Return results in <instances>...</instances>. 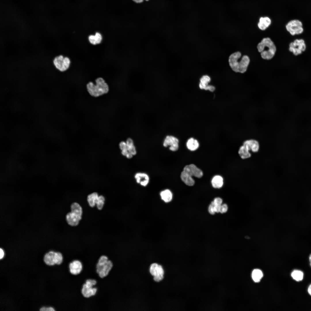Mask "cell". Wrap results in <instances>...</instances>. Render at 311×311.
Returning <instances> with one entry per match:
<instances>
[{
	"instance_id": "16",
	"label": "cell",
	"mask_w": 311,
	"mask_h": 311,
	"mask_svg": "<svg viewBox=\"0 0 311 311\" xmlns=\"http://www.w3.org/2000/svg\"><path fill=\"white\" fill-rule=\"evenodd\" d=\"M134 178L137 183L144 187L146 186L149 181V176L145 173H137L135 175Z\"/></svg>"
},
{
	"instance_id": "7",
	"label": "cell",
	"mask_w": 311,
	"mask_h": 311,
	"mask_svg": "<svg viewBox=\"0 0 311 311\" xmlns=\"http://www.w3.org/2000/svg\"><path fill=\"white\" fill-rule=\"evenodd\" d=\"M70 63L69 58L62 55L56 56L52 60V63L55 68L61 72L67 71L69 68Z\"/></svg>"
},
{
	"instance_id": "17",
	"label": "cell",
	"mask_w": 311,
	"mask_h": 311,
	"mask_svg": "<svg viewBox=\"0 0 311 311\" xmlns=\"http://www.w3.org/2000/svg\"><path fill=\"white\" fill-rule=\"evenodd\" d=\"M181 178L182 181L188 186H192L194 184L195 181L192 177L183 170L181 173Z\"/></svg>"
},
{
	"instance_id": "2",
	"label": "cell",
	"mask_w": 311,
	"mask_h": 311,
	"mask_svg": "<svg viewBox=\"0 0 311 311\" xmlns=\"http://www.w3.org/2000/svg\"><path fill=\"white\" fill-rule=\"evenodd\" d=\"M261 57L263 59L270 60L274 56L276 47L273 42L269 37L263 39L257 46Z\"/></svg>"
},
{
	"instance_id": "3",
	"label": "cell",
	"mask_w": 311,
	"mask_h": 311,
	"mask_svg": "<svg viewBox=\"0 0 311 311\" xmlns=\"http://www.w3.org/2000/svg\"><path fill=\"white\" fill-rule=\"evenodd\" d=\"M95 81L96 84H94L92 82H90L86 85L88 91L91 96L98 97L108 92V85L103 78L99 77Z\"/></svg>"
},
{
	"instance_id": "39",
	"label": "cell",
	"mask_w": 311,
	"mask_h": 311,
	"mask_svg": "<svg viewBox=\"0 0 311 311\" xmlns=\"http://www.w3.org/2000/svg\"><path fill=\"white\" fill-rule=\"evenodd\" d=\"M309 260L310 262V265L311 267V254L310 255L309 257Z\"/></svg>"
},
{
	"instance_id": "10",
	"label": "cell",
	"mask_w": 311,
	"mask_h": 311,
	"mask_svg": "<svg viewBox=\"0 0 311 311\" xmlns=\"http://www.w3.org/2000/svg\"><path fill=\"white\" fill-rule=\"evenodd\" d=\"M150 272L153 276V279L156 282H160L164 278V269L161 265L157 263H153L151 265Z\"/></svg>"
},
{
	"instance_id": "6",
	"label": "cell",
	"mask_w": 311,
	"mask_h": 311,
	"mask_svg": "<svg viewBox=\"0 0 311 311\" xmlns=\"http://www.w3.org/2000/svg\"><path fill=\"white\" fill-rule=\"evenodd\" d=\"M306 45L302 39H297L289 45V50L293 55L297 56L302 54L306 49Z\"/></svg>"
},
{
	"instance_id": "14",
	"label": "cell",
	"mask_w": 311,
	"mask_h": 311,
	"mask_svg": "<svg viewBox=\"0 0 311 311\" xmlns=\"http://www.w3.org/2000/svg\"><path fill=\"white\" fill-rule=\"evenodd\" d=\"M183 170L188 173L192 177L200 178L203 175L202 171L193 164L186 166Z\"/></svg>"
},
{
	"instance_id": "23",
	"label": "cell",
	"mask_w": 311,
	"mask_h": 311,
	"mask_svg": "<svg viewBox=\"0 0 311 311\" xmlns=\"http://www.w3.org/2000/svg\"><path fill=\"white\" fill-rule=\"evenodd\" d=\"M88 39L90 43L93 45H96L101 42L102 37L100 33L96 32L94 35H90L88 37Z\"/></svg>"
},
{
	"instance_id": "22",
	"label": "cell",
	"mask_w": 311,
	"mask_h": 311,
	"mask_svg": "<svg viewBox=\"0 0 311 311\" xmlns=\"http://www.w3.org/2000/svg\"><path fill=\"white\" fill-rule=\"evenodd\" d=\"M211 183L213 187L214 188H220L223 185V179L221 176L215 175L212 178Z\"/></svg>"
},
{
	"instance_id": "11",
	"label": "cell",
	"mask_w": 311,
	"mask_h": 311,
	"mask_svg": "<svg viewBox=\"0 0 311 311\" xmlns=\"http://www.w3.org/2000/svg\"><path fill=\"white\" fill-rule=\"evenodd\" d=\"M179 141L176 137L172 136H167L164 139L163 145L166 147L169 146V149L172 151H176L179 148Z\"/></svg>"
},
{
	"instance_id": "1",
	"label": "cell",
	"mask_w": 311,
	"mask_h": 311,
	"mask_svg": "<svg viewBox=\"0 0 311 311\" xmlns=\"http://www.w3.org/2000/svg\"><path fill=\"white\" fill-rule=\"evenodd\" d=\"M241 56L240 52H235L230 56L228 61L230 66L234 71L243 73L246 71L250 60L247 55L243 56L240 59Z\"/></svg>"
},
{
	"instance_id": "19",
	"label": "cell",
	"mask_w": 311,
	"mask_h": 311,
	"mask_svg": "<svg viewBox=\"0 0 311 311\" xmlns=\"http://www.w3.org/2000/svg\"><path fill=\"white\" fill-rule=\"evenodd\" d=\"M161 199L166 203L170 202L172 200L173 195L171 191L169 189H165L160 193Z\"/></svg>"
},
{
	"instance_id": "35",
	"label": "cell",
	"mask_w": 311,
	"mask_h": 311,
	"mask_svg": "<svg viewBox=\"0 0 311 311\" xmlns=\"http://www.w3.org/2000/svg\"><path fill=\"white\" fill-rule=\"evenodd\" d=\"M221 205H215L214 209L215 213H219L220 212Z\"/></svg>"
},
{
	"instance_id": "18",
	"label": "cell",
	"mask_w": 311,
	"mask_h": 311,
	"mask_svg": "<svg viewBox=\"0 0 311 311\" xmlns=\"http://www.w3.org/2000/svg\"><path fill=\"white\" fill-rule=\"evenodd\" d=\"M271 22V20L268 17H261L259 18L258 26L261 30H264L269 27Z\"/></svg>"
},
{
	"instance_id": "27",
	"label": "cell",
	"mask_w": 311,
	"mask_h": 311,
	"mask_svg": "<svg viewBox=\"0 0 311 311\" xmlns=\"http://www.w3.org/2000/svg\"><path fill=\"white\" fill-rule=\"evenodd\" d=\"M263 276V274L262 272L259 269H255L252 272V278L254 281L255 282H259Z\"/></svg>"
},
{
	"instance_id": "36",
	"label": "cell",
	"mask_w": 311,
	"mask_h": 311,
	"mask_svg": "<svg viewBox=\"0 0 311 311\" xmlns=\"http://www.w3.org/2000/svg\"><path fill=\"white\" fill-rule=\"evenodd\" d=\"M4 253L3 250L0 248V259H1L4 256Z\"/></svg>"
},
{
	"instance_id": "31",
	"label": "cell",
	"mask_w": 311,
	"mask_h": 311,
	"mask_svg": "<svg viewBox=\"0 0 311 311\" xmlns=\"http://www.w3.org/2000/svg\"><path fill=\"white\" fill-rule=\"evenodd\" d=\"M228 210V206L226 204L221 205V206L220 213H226Z\"/></svg>"
},
{
	"instance_id": "34",
	"label": "cell",
	"mask_w": 311,
	"mask_h": 311,
	"mask_svg": "<svg viewBox=\"0 0 311 311\" xmlns=\"http://www.w3.org/2000/svg\"><path fill=\"white\" fill-rule=\"evenodd\" d=\"M40 310L41 311H54L55 310L51 307H43L40 309Z\"/></svg>"
},
{
	"instance_id": "21",
	"label": "cell",
	"mask_w": 311,
	"mask_h": 311,
	"mask_svg": "<svg viewBox=\"0 0 311 311\" xmlns=\"http://www.w3.org/2000/svg\"><path fill=\"white\" fill-rule=\"evenodd\" d=\"M99 196L98 194L95 192L92 193L88 196L87 201L90 207H94L96 205Z\"/></svg>"
},
{
	"instance_id": "9",
	"label": "cell",
	"mask_w": 311,
	"mask_h": 311,
	"mask_svg": "<svg viewBox=\"0 0 311 311\" xmlns=\"http://www.w3.org/2000/svg\"><path fill=\"white\" fill-rule=\"evenodd\" d=\"M287 31L292 36L301 34L304 31L302 22L298 20H293L289 22L286 26Z\"/></svg>"
},
{
	"instance_id": "24",
	"label": "cell",
	"mask_w": 311,
	"mask_h": 311,
	"mask_svg": "<svg viewBox=\"0 0 311 311\" xmlns=\"http://www.w3.org/2000/svg\"><path fill=\"white\" fill-rule=\"evenodd\" d=\"M199 145L198 141L193 138L189 139L186 143L187 147L191 151L196 150L198 148Z\"/></svg>"
},
{
	"instance_id": "25",
	"label": "cell",
	"mask_w": 311,
	"mask_h": 311,
	"mask_svg": "<svg viewBox=\"0 0 311 311\" xmlns=\"http://www.w3.org/2000/svg\"><path fill=\"white\" fill-rule=\"evenodd\" d=\"M71 211L74 212L82 216L83 211L81 205L78 203L74 202L71 204L70 206Z\"/></svg>"
},
{
	"instance_id": "32",
	"label": "cell",
	"mask_w": 311,
	"mask_h": 311,
	"mask_svg": "<svg viewBox=\"0 0 311 311\" xmlns=\"http://www.w3.org/2000/svg\"><path fill=\"white\" fill-rule=\"evenodd\" d=\"M215 205H221L223 202V200L220 198H216L213 201Z\"/></svg>"
},
{
	"instance_id": "13",
	"label": "cell",
	"mask_w": 311,
	"mask_h": 311,
	"mask_svg": "<svg viewBox=\"0 0 311 311\" xmlns=\"http://www.w3.org/2000/svg\"><path fill=\"white\" fill-rule=\"evenodd\" d=\"M82 217L76 213L71 211L66 215V219L69 225L74 227L78 225Z\"/></svg>"
},
{
	"instance_id": "26",
	"label": "cell",
	"mask_w": 311,
	"mask_h": 311,
	"mask_svg": "<svg viewBox=\"0 0 311 311\" xmlns=\"http://www.w3.org/2000/svg\"><path fill=\"white\" fill-rule=\"evenodd\" d=\"M211 81V78L207 75L202 76L200 79L199 87L200 89L204 90Z\"/></svg>"
},
{
	"instance_id": "12",
	"label": "cell",
	"mask_w": 311,
	"mask_h": 311,
	"mask_svg": "<svg viewBox=\"0 0 311 311\" xmlns=\"http://www.w3.org/2000/svg\"><path fill=\"white\" fill-rule=\"evenodd\" d=\"M83 264L79 260L75 259L71 262L69 265L70 273L73 275H77L80 274L83 269Z\"/></svg>"
},
{
	"instance_id": "28",
	"label": "cell",
	"mask_w": 311,
	"mask_h": 311,
	"mask_svg": "<svg viewBox=\"0 0 311 311\" xmlns=\"http://www.w3.org/2000/svg\"><path fill=\"white\" fill-rule=\"evenodd\" d=\"M291 275L293 279L297 281H299L303 279L304 274L300 270H295L292 272Z\"/></svg>"
},
{
	"instance_id": "29",
	"label": "cell",
	"mask_w": 311,
	"mask_h": 311,
	"mask_svg": "<svg viewBox=\"0 0 311 311\" xmlns=\"http://www.w3.org/2000/svg\"><path fill=\"white\" fill-rule=\"evenodd\" d=\"M105 201V197L102 195L99 196L98 198L96 204L97 208L100 210H102L104 206Z\"/></svg>"
},
{
	"instance_id": "30",
	"label": "cell",
	"mask_w": 311,
	"mask_h": 311,
	"mask_svg": "<svg viewBox=\"0 0 311 311\" xmlns=\"http://www.w3.org/2000/svg\"><path fill=\"white\" fill-rule=\"evenodd\" d=\"M215 205L213 201L211 202L208 207L209 213L211 215H214L215 213L214 209Z\"/></svg>"
},
{
	"instance_id": "4",
	"label": "cell",
	"mask_w": 311,
	"mask_h": 311,
	"mask_svg": "<svg viewBox=\"0 0 311 311\" xmlns=\"http://www.w3.org/2000/svg\"><path fill=\"white\" fill-rule=\"evenodd\" d=\"M113 266L112 261L108 257L103 255L100 257L96 263V272L100 278H104L109 274Z\"/></svg>"
},
{
	"instance_id": "38",
	"label": "cell",
	"mask_w": 311,
	"mask_h": 311,
	"mask_svg": "<svg viewBox=\"0 0 311 311\" xmlns=\"http://www.w3.org/2000/svg\"><path fill=\"white\" fill-rule=\"evenodd\" d=\"M308 291L309 294L311 295V284L309 286L308 289Z\"/></svg>"
},
{
	"instance_id": "20",
	"label": "cell",
	"mask_w": 311,
	"mask_h": 311,
	"mask_svg": "<svg viewBox=\"0 0 311 311\" xmlns=\"http://www.w3.org/2000/svg\"><path fill=\"white\" fill-rule=\"evenodd\" d=\"M238 153L240 157L242 159H246L251 156L250 151L243 145L239 147Z\"/></svg>"
},
{
	"instance_id": "37",
	"label": "cell",
	"mask_w": 311,
	"mask_h": 311,
	"mask_svg": "<svg viewBox=\"0 0 311 311\" xmlns=\"http://www.w3.org/2000/svg\"><path fill=\"white\" fill-rule=\"evenodd\" d=\"M134 2L136 3H141L143 2L144 0H132ZM146 1H148L149 0H145Z\"/></svg>"
},
{
	"instance_id": "5",
	"label": "cell",
	"mask_w": 311,
	"mask_h": 311,
	"mask_svg": "<svg viewBox=\"0 0 311 311\" xmlns=\"http://www.w3.org/2000/svg\"><path fill=\"white\" fill-rule=\"evenodd\" d=\"M97 280L94 279H87L82 285L81 293L83 296L88 298L95 295L97 291L96 286Z\"/></svg>"
},
{
	"instance_id": "33",
	"label": "cell",
	"mask_w": 311,
	"mask_h": 311,
	"mask_svg": "<svg viewBox=\"0 0 311 311\" xmlns=\"http://www.w3.org/2000/svg\"><path fill=\"white\" fill-rule=\"evenodd\" d=\"M204 90H208L211 92H213L215 90V88L212 85H208L206 86Z\"/></svg>"
},
{
	"instance_id": "8",
	"label": "cell",
	"mask_w": 311,
	"mask_h": 311,
	"mask_svg": "<svg viewBox=\"0 0 311 311\" xmlns=\"http://www.w3.org/2000/svg\"><path fill=\"white\" fill-rule=\"evenodd\" d=\"M44 260L47 265L51 266L61 264L63 261V257L60 252L50 251L44 256Z\"/></svg>"
},
{
	"instance_id": "15",
	"label": "cell",
	"mask_w": 311,
	"mask_h": 311,
	"mask_svg": "<svg viewBox=\"0 0 311 311\" xmlns=\"http://www.w3.org/2000/svg\"><path fill=\"white\" fill-rule=\"evenodd\" d=\"M243 145L246 146L250 151L253 152H257L259 149V144L256 140L249 139L245 141Z\"/></svg>"
}]
</instances>
